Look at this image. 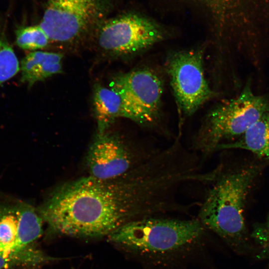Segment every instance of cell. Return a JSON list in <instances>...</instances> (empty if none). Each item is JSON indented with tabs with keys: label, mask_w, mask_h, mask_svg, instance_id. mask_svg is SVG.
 Returning <instances> with one entry per match:
<instances>
[{
	"label": "cell",
	"mask_w": 269,
	"mask_h": 269,
	"mask_svg": "<svg viewBox=\"0 0 269 269\" xmlns=\"http://www.w3.org/2000/svg\"><path fill=\"white\" fill-rule=\"evenodd\" d=\"M217 167L199 203L197 219L206 230L216 234L237 254L250 253L254 249L247 228L245 209L261 165L251 164L227 169L221 164Z\"/></svg>",
	"instance_id": "cell-2"
},
{
	"label": "cell",
	"mask_w": 269,
	"mask_h": 269,
	"mask_svg": "<svg viewBox=\"0 0 269 269\" xmlns=\"http://www.w3.org/2000/svg\"><path fill=\"white\" fill-rule=\"evenodd\" d=\"M158 150L149 149L144 144L132 145L118 134L97 133L86 157L89 175L102 180L117 178Z\"/></svg>",
	"instance_id": "cell-7"
},
{
	"label": "cell",
	"mask_w": 269,
	"mask_h": 269,
	"mask_svg": "<svg viewBox=\"0 0 269 269\" xmlns=\"http://www.w3.org/2000/svg\"><path fill=\"white\" fill-rule=\"evenodd\" d=\"M63 55L59 53L34 51L26 55L20 65L21 81L29 87L62 71Z\"/></svg>",
	"instance_id": "cell-11"
},
{
	"label": "cell",
	"mask_w": 269,
	"mask_h": 269,
	"mask_svg": "<svg viewBox=\"0 0 269 269\" xmlns=\"http://www.w3.org/2000/svg\"><path fill=\"white\" fill-rule=\"evenodd\" d=\"M47 257L31 247L25 249L15 248L12 245L0 243V269L24 264H35L46 260Z\"/></svg>",
	"instance_id": "cell-14"
},
{
	"label": "cell",
	"mask_w": 269,
	"mask_h": 269,
	"mask_svg": "<svg viewBox=\"0 0 269 269\" xmlns=\"http://www.w3.org/2000/svg\"><path fill=\"white\" fill-rule=\"evenodd\" d=\"M243 149L269 163V109L237 140L221 146L218 151Z\"/></svg>",
	"instance_id": "cell-12"
},
{
	"label": "cell",
	"mask_w": 269,
	"mask_h": 269,
	"mask_svg": "<svg viewBox=\"0 0 269 269\" xmlns=\"http://www.w3.org/2000/svg\"><path fill=\"white\" fill-rule=\"evenodd\" d=\"M19 70L20 64L7 38L4 23L0 18V85Z\"/></svg>",
	"instance_id": "cell-15"
},
{
	"label": "cell",
	"mask_w": 269,
	"mask_h": 269,
	"mask_svg": "<svg viewBox=\"0 0 269 269\" xmlns=\"http://www.w3.org/2000/svg\"><path fill=\"white\" fill-rule=\"evenodd\" d=\"M109 7L107 0H47L39 24L50 41L73 43L97 28Z\"/></svg>",
	"instance_id": "cell-5"
},
{
	"label": "cell",
	"mask_w": 269,
	"mask_h": 269,
	"mask_svg": "<svg viewBox=\"0 0 269 269\" xmlns=\"http://www.w3.org/2000/svg\"><path fill=\"white\" fill-rule=\"evenodd\" d=\"M268 269H269V268H268Z\"/></svg>",
	"instance_id": "cell-20"
},
{
	"label": "cell",
	"mask_w": 269,
	"mask_h": 269,
	"mask_svg": "<svg viewBox=\"0 0 269 269\" xmlns=\"http://www.w3.org/2000/svg\"><path fill=\"white\" fill-rule=\"evenodd\" d=\"M250 237L256 247V257L269 259V214L265 222L254 226Z\"/></svg>",
	"instance_id": "cell-18"
},
{
	"label": "cell",
	"mask_w": 269,
	"mask_h": 269,
	"mask_svg": "<svg viewBox=\"0 0 269 269\" xmlns=\"http://www.w3.org/2000/svg\"><path fill=\"white\" fill-rule=\"evenodd\" d=\"M166 70L182 116H191L216 96L204 75L202 49L180 51L171 55Z\"/></svg>",
	"instance_id": "cell-6"
},
{
	"label": "cell",
	"mask_w": 269,
	"mask_h": 269,
	"mask_svg": "<svg viewBox=\"0 0 269 269\" xmlns=\"http://www.w3.org/2000/svg\"><path fill=\"white\" fill-rule=\"evenodd\" d=\"M205 230L197 218L154 216L128 222L108 236L141 260L157 262L189 252L201 242Z\"/></svg>",
	"instance_id": "cell-3"
},
{
	"label": "cell",
	"mask_w": 269,
	"mask_h": 269,
	"mask_svg": "<svg viewBox=\"0 0 269 269\" xmlns=\"http://www.w3.org/2000/svg\"><path fill=\"white\" fill-rule=\"evenodd\" d=\"M110 87L123 95L130 106L146 120L150 127L157 124L163 84L154 72L143 68L120 74L112 81Z\"/></svg>",
	"instance_id": "cell-9"
},
{
	"label": "cell",
	"mask_w": 269,
	"mask_h": 269,
	"mask_svg": "<svg viewBox=\"0 0 269 269\" xmlns=\"http://www.w3.org/2000/svg\"><path fill=\"white\" fill-rule=\"evenodd\" d=\"M181 185L177 167L160 152L114 179L88 175L65 183L37 210L54 232L79 237L108 236L131 221L177 212Z\"/></svg>",
	"instance_id": "cell-1"
},
{
	"label": "cell",
	"mask_w": 269,
	"mask_h": 269,
	"mask_svg": "<svg viewBox=\"0 0 269 269\" xmlns=\"http://www.w3.org/2000/svg\"><path fill=\"white\" fill-rule=\"evenodd\" d=\"M216 1L217 6L220 7L221 10L225 12L226 15L230 13L234 8V0H213Z\"/></svg>",
	"instance_id": "cell-19"
},
{
	"label": "cell",
	"mask_w": 269,
	"mask_h": 269,
	"mask_svg": "<svg viewBox=\"0 0 269 269\" xmlns=\"http://www.w3.org/2000/svg\"><path fill=\"white\" fill-rule=\"evenodd\" d=\"M18 216L16 204L0 205V243L14 245L16 240Z\"/></svg>",
	"instance_id": "cell-17"
},
{
	"label": "cell",
	"mask_w": 269,
	"mask_h": 269,
	"mask_svg": "<svg viewBox=\"0 0 269 269\" xmlns=\"http://www.w3.org/2000/svg\"><path fill=\"white\" fill-rule=\"evenodd\" d=\"M93 106L98 133L107 131L118 118H127L148 127L145 119L130 105L119 92L111 87L108 88L98 84L95 86Z\"/></svg>",
	"instance_id": "cell-10"
},
{
	"label": "cell",
	"mask_w": 269,
	"mask_h": 269,
	"mask_svg": "<svg viewBox=\"0 0 269 269\" xmlns=\"http://www.w3.org/2000/svg\"><path fill=\"white\" fill-rule=\"evenodd\" d=\"M15 42L24 50L36 51L46 47L50 39L39 24L22 26L15 31Z\"/></svg>",
	"instance_id": "cell-16"
},
{
	"label": "cell",
	"mask_w": 269,
	"mask_h": 269,
	"mask_svg": "<svg viewBox=\"0 0 269 269\" xmlns=\"http://www.w3.org/2000/svg\"><path fill=\"white\" fill-rule=\"evenodd\" d=\"M97 41L103 51L114 55L134 54L162 40L164 33L155 22L134 13L107 20L98 27Z\"/></svg>",
	"instance_id": "cell-8"
},
{
	"label": "cell",
	"mask_w": 269,
	"mask_h": 269,
	"mask_svg": "<svg viewBox=\"0 0 269 269\" xmlns=\"http://www.w3.org/2000/svg\"><path fill=\"white\" fill-rule=\"evenodd\" d=\"M18 216V233L15 248L24 249L42 234L44 222L37 209L24 202L16 204Z\"/></svg>",
	"instance_id": "cell-13"
},
{
	"label": "cell",
	"mask_w": 269,
	"mask_h": 269,
	"mask_svg": "<svg viewBox=\"0 0 269 269\" xmlns=\"http://www.w3.org/2000/svg\"><path fill=\"white\" fill-rule=\"evenodd\" d=\"M269 109V96L257 95L248 81L235 98L211 110L193 138L192 150L205 158L240 138Z\"/></svg>",
	"instance_id": "cell-4"
}]
</instances>
